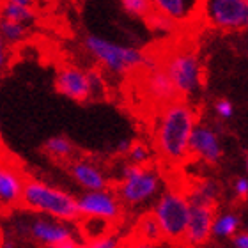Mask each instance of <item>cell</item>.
<instances>
[{
	"label": "cell",
	"instance_id": "27",
	"mask_svg": "<svg viewBox=\"0 0 248 248\" xmlns=\"http://www.w3.org/2000/svg\"><path fill=\"white\" fill-rule=\"evenodd\" d=\"M85 247L87 248H121L123 247V241L119 239V236L108 232V234H105V236H101V238L87 241Z\"/></svg>",
	"mask_w": 248,
	"mask_h": 248
},
{
	"label": "cell",
	"instance_id": "4",
	"mask_svg": "<svg viewBox=\"0 0 248 248\" xmlns=\"http://www.w3.org/2000/svg\"><path fill=\"white\" fill-rule=\"evenodd\" d=\"M21 206L27 211L46 215V217L57 218L67 223L77 222L82 218L78 199L39 179H27L23 197H21Z\"/></svg>",
	"mask_w": 248,
	"mask_h": 248
},
{
	"label": "cell",
	"instance_id": "26",
	"mask_svg": "<svg viewBox=\"0 0 248 248\" xmlns=\"http://www.w3.org/2000/svg\"><path fill=\"white\" fill-rule=\"evenodd\" d=\"M151 147L144 142H133L129 147V153L126 156L129 158V163L135 165H147L151 160Z\"/></svg>",
	"mask_w": 248,
	"mask_h": 248
},
{
	"label": "cell",
	"instance_id": "1",
	"mask_svg": "<svg viewBox=\"0 0 248 248\" xmlns=\"http://www.w3.org/2000/svg\"><path fill=\"white\" fill-rule=\"evenodd\" d=\"M199 115L185 98L158 108L153 126V144L156 155L169 165H179L190 158V139Z\"/></svg>",
	"mask_w": 248,
	"mask_h": 248
},
{
	"label": "cell",
	"instance_id": "7",
	"mask_svg": "<svg viewBox=\"0 0 248 248\" xmlns=\"http://www.w3.org/2000/svg\"><path fill=\"white\" fill-rule=\"evenodd\" d=\"M163 188V177L149 165L128 163L123 167L121 181L117 185V195L128 206H142L153 201Z\"/></svg>",
	"mask_w": 248,
	"mask_h": 248
},
{
	"label": "cell",
	"instance_id": "28",
	"mask_svg": "<svg viewBox=\"0 0 248 248\" xmlns=\"http://www.w3.org/2000/svg\"><path fill=\"white\" fill-rule=\"evenodd\" d=\"M11 61H13V46L0 37V75L9 69Z\"/></svg>",
	"mask_w": 248,
	"mask_h": 248
},
{
	"label": "cell",
	"instance_id": "11",
	"mask_svg": "<svg viewBox=\"0 0 248 248\" xmlns=\"http://www.w3.org/2000/svg\"><path fill=\"white\" fill-rule=\"evenodd\" d=\"M67 222L52 217H36L29 222V238L46 248H55L67 241H75V232Z\"/></svg>",
	"mask_w": 248,
	"mask_h": 248
},
{
	"label": "cell",
	"instance_id": "20",
	"mask_svg": "<svg viewBox=\"0 0 248 248\" xmlns=\"http://www.w3.org/2000/svg\"><path fill=\"white\" fill-rule=\"evenodd\" d=\"M2 18H7V20H13V21H20V23L29 25V27L34 25L37 20L34 5L13 4V2H4V5H2Z\"/></svg>",
	"mask_w": 248,
	"mask_h": 248
},
{
	"label": "cell",
	"instance_id": "2",
	"mask_svg": "<svg viewBox=\"0 0 248 248\" xmlns=\"http://www.w3.org/2000/svg\"><path fill=\"white\" fill-rule=\"evenodd\" d=\"M85 52L98 62L110 75L126 77L131 73H140L149 62V53L140 48L123 45L101 36H87L83 39Z\"/></svg>",
	"mask_w": 248,
	"mask_h": 248
},
{
	"label": "cell",
	"instance_id": "25",
	"mask_svg": "<svg viewBox=\"0 0 248 248\" xmlns=\"http://www.w3.org/2000/svg\"><path fill=\"white\" fill-rule=\"evenodd\" d=\"M119 2L126 15L133 16V18H140V20H145L155 11L151 0H119Z\"/></svg>",
	"mask_w": 248,
	"mask_h": 248
},
{
	"label": "cell",
	"instance_id": "18",
	"mask_svg": "<svg viewBox=\"0 0 248 248\" xmlns=\"http://www.w3.org/2000/svg\"><path fill=\"white\" fill-rule=\"evenodd\" d=\"M135 238L144 239V241H149V243H158L165 241L163 238V232H161V227L158 220L155 218L153 213H147V215H142L139 218V222L135 225Z\"/></svg>",
	"mask_w": 248,
	"mask_h": 248
},
{
	"label": "cell",
	"instance_id": "19",
	"mask_svg": "<svg viewBox=\"0 0 248 248\" xmlns=\"http://www.w3.org/2000/svg\"><path fill=\"white\" fill-rule=\"evenodd\" d=\"M29 34H31V27L23 25L20 21H13L7 18H2L0 21V37L11 46H18L23 41H27Z\"/></svg>",
	"mask_w": 248,
	"mask_h": 248
},
{
	"label": "cell",
	"instance_id": "17",
	"mask_svg": "<svg viewBox=\"0 0 248 248\" xmlns=\"http://www.w3.org/2000/svg\"><path fill=\"white\" fill-rule=\"evenodd\" d=\"M220 188L213 179H199L186 188V195L190 204H202V206H217Z\"/></svg>",
	"mask_w": 248,
	"mask_h": 248
},
{
	"label": "cell",
	"instance_id": "15",
	"mask_svg": "<svg viewBox=\"0 0 248 248\" xmlns=\"http://www.w3.org/2000/svg\"><path fill=\"white\" fill-rule=\"evenodd\" d=\"M156 13L169 16L179 27H190L195 23L201 0H151Z\"/></svg>",
	"mask_w": 248,
	"mask_h": 248
},
{
	"label": "cell",
	"instance_id": "22",
	"mask_svg": "<svg viewBox=\"0 0 248 248\" xmlns=\"http://www.w3.org/2000/svg\"><path fill=\"white\" fill-rule=\"evenodd\" d=\"M239 218L234 213H223L215 217L213 223V236L217 238H234L239 232Z\"/></svg>",
	"mask_w": 248,
	"mask_h": 248
},
{
	"label": "cell",
	"instance_id": "24",
	"mask_svg": "<svg viewBox=\"0 0 248 248\" xmlns=\"http://www.w3.org/2000/svg\"><path fill=\"white\" fill-rule=\"evenodd\" d=\"M110 225L112 223L107 222V220H101V218H83V223H82L83 238L87 239V241L101 238V236L110 232Z\"/></svg>",
	"mask_w": 248,
	"mask_h": 248
},
{
	"label": "cell",
	"instance_id": "10",
	"mask_svg": "<svg viewBox=\"0 0 248 248\" xmlns=\"http://www.w3.org/2000/svg\"><path fill=\"white\" fill-rule=\"evenodd\" d=\"M53 85L59 94L71 101H77V103H85L91 98H96L91 69L69 66V64L62 66L55 75Z\"/></svg>",
	"mask_w": 248,
	"mask_h": 248
},
{
	"label": "cell",
	"instance_id": "12",
	"mask_svg": "<svg viewBox=\"0 0 248 248\" xmlns=\"http://www.w3.org/2000/svg\"><path fill=\"white\" fill-rule=\"evenodd\" d=\"M27 177L13 161L0 160V211H13L21 206Z\"/></svg>",
	"mask_w": 248,
	"mask_h": 248
},
{
	"label": "cell",
	"instance_id": "23",
	"mask_svg": "<svg viewBox=\"0 0 248 248\" xmlns=\"http://www.w3.org/2000/svg\"><path fill=\"white\" fill-rule=\"evenodd\" d=\"M145 23L149 25V29L153 32H156V34H163V36H170V34H174L176 31L183 29V27L177 25L174 20H170L169 16L161 15V13H156V11H153V13L145 18Z\"/></svg>",
	"mask_w": 248,
	"mask_h": 248
},
{
	"label": "cell",
	"instance_id": "30",
	"mask_svg": "<svg viewBox=\"0 0 248 248\" xmlns=\"http://www.w3.org/2000/svg\"><path fill=\"white\" fill-rule=\"evenodd\" d=\"M121 248H160L158 243H149V241H144V239H139V238H131L128 239L126 243H123Z\"/></svg>",
	"mask_w": 248,
	"mask_h": 248
},
{
	"label": "cell",
	"instance_id": "6",
	"mask_svg": "<svg viewBox=\"0 0 248 248\" xmlns=\"http://www.w3.org/2000/svg\"><path fill=\"white\" fill-rule=\"evenodd\" d=\"M195 23L223 34L248 32V0H201Z\"/></svg>",
	"mask_w": 248,
	"mask_h": 248
},
{
	"label": "cell",
	"instance_id": "13",
	"mask_svg": "<svg viewBox=\"0 0 248 248\" xmlns=\"http://www.w3.org/2000/svg\"><path fill=\"white\" fill-rule=\"evenodd\" d=\"M215 206H202L191 204L190 220L183 243L191 248H201L213 236V223H215Z\"/></svg>",
	"mask_w": 248,
	"mask_h": 248
},
{
	"label": "cell",
	"instance_id": "33",
	"mask_svg": "<svg viewBox=\"0 0 248 248\" xmlns=\"http://www.w3.org/2000/svg\"><path fill=\"white\" fill-rule=\"evenodd\" d=\"M131 144H133V142H131V140H128V139L121 140L119 144H117V153H119V155H128Z\"/></svg>",
	"mask_w": 248,
	"mask_h": 248
},
{
	"label": "cell",
	"instance_id": "16",
	"mask_svg": "<svg viewBox=\"0 0 248 248\" xmlns=\"http://www.w3.org/2000/svg\"><path fill=\"white\" fill-rule=\"evenodd\" d=\"M71 177L85 190H103L108 188V179L96 163L89 160H75L69 165Z\"/></svg>",
	"mask_w": 248,
	"mask_h": 248
},
{
	"label": "cell",
	"instance_id": "34",
	"mask_svg": "<svg viewBox=\"0 0 248 248\" xmlns=\"http://www.w3.org/2000/svg\"><path fill=\"white\" fill-rule=\"evenodd\" d=\"M0 248H16V238L15 236H9V234H4V239H2Z\"/></svg>",
	"mask_w": 248,
	"mask_h": 248
},
{
	"label": "cell",
	"instance_id": "39",
	"mask_svg": "<svg viewBox=\"0 0 248 248\" xmlns=\"http://www.w3.org/2000/svg\"><path fill=\"white\" fill-rule=\"evenodd\" d=\"M245 167H247V170H248V155H247V158H245Z\"/></svg>",
	"mask_w": 248,
	"mask_h": 248
},
{
	"label": "cell",
	"instance_id": "21",
	"mask_svg": "<svg viewBox=\"0 0 248 248\" xmlns=\"http://www.w3.org/2000/svg\"><path fill=\"white\" fill-rule=\"evenodd\" d=\"M45 153H46L50 158L53 160H71L73 155H75V145L69 139L57 135V137H50V139L45 142Z\"/></svg>",
	"mask_w": 248,
	"mask_h": 248
},
{
	"label": "cell",
	"instance_id": "5",
	"mask_svg": "<svg viewBox=\"0 0 248 248\" xmlns=\"http://www.w3.org/2000/svg\"><path fill=\"white\" fill-rule=\"evenodd\" d=\"M190 209L191 204L186 195V190L169 188V190L161 191V195L158 197L151 213L160 223L165 241L183 243L188 220H190Z\"/></svg>",
	"mask_w": 248,
	"mask_h": 248
},
{
	"label": "cell",
	"instance_id": "35",
	"mask_svg": "<svg viewBox=\"0 0 248 248\" xmlns=\"http://www.w3.org/2000/svg\"><path fill=\"white\" fill-rule=\"evenodd\" d=\"M55 248H87V247H85V245L77 243V241H67V243L59 245V247H55Z\"/></svg>",
	"mask_w": 248,
	"mask_h": 248
},
{
	"label": "cell",
	"instance_id": "38",
	"mask_svg": "<svg viewBox=\"0 0 248 248\" xmlns=\"http://www.w3.org/2000/svg\"><path fill=\"white\" fill-rule=\"evenodd\" d=\"M2 239H4V232H2V229H0V245H2Z\"/></svg>",
	"mask_w": 248,
	"mask_h": 248
},
{
	"label": "cell",
	"instance_id": "37",
	"mask_svg": "<svg viewBox=\"0 0 248 248\" xmlns=\"http://www.w3.org/2000/svg\"><path fill=\"white\" fill-rule=\"evenodd\" d=\"M2 5H4V2L0 0V21H2Z\"/></svg>",
	"mask_w": 248,
	"mask_h": 248
},
{
	"label": "cell",
	"instance_id": "36",
	"mask_svg": "<svg viewBox=\"0 0 248 248\" xmlns=\"http://www.w3.org/2000/svg\"><path fill=\"white\" fill-rule=\"evenodd\" d=\"M2 2H13V4H23V5H34L36 0H2Z\"/></svg>",
	"mask_w": 248,
	"mask_h": 248
},
{
	"label": "cell",
	"instance_id": "29",
	"mask_svg": "<svg viewBox=\"0 0 248 248\" xmlns=\"http://www.w3.org/2000/svg\"><path fill=\"white\" fill-rule=\"evenodd\" d=\"M215 112L222 119H231L234 114V107L229 99H218L217 103H215Z\"/></svg>",
	"mask_w": 248,
	"mask_h": 248
},
{
	"label": "cell",
	"instance_id": "3",
	"mask_svg": "<svg viewBox=\"0 0 248 248\" xmlns=\"http://www.w3.org/2000/svg\"><path fill=\"white\" fill-rule=\"evenodd\" d=\"M156 55L181 98L190 99L201 93L204 85V69L195 48H191L190 45H176L167 46Z\"/></svg>",
	"mask_w": 248,
	"mask_h": 248
},
{
	"label": "cell",
	"instance_id": "8",
	"mask_svg": "<svg viewBox=\"0 0 248 248\" xmlns=\"http://www.w3.org/2000/svg\"><path fill=\"white\" fill-rule=\"evenodd\" d=\"M140 89H142L144 98L151 105H155L156 110L181 98L169 73L163 69V66L158 61L156 53L155 55L149 53L147 66L140 71Z\"/></svg>",
	"mask_w": 248,
	"mask_h": 248
},
{
	"label": "cell",
	"instance_id": "32",
	"mask_svg": "<svg viewBox=\"0 0 248 248\" xmlns=\"http://www.w3.org/2000/svg\"><path fill=\"white\" fill-rule=\"evenodd\" d=\"M234 247L248 248V231L247 232H238L236 236H234Z\"/></svg>",
	"mask_w": 248,
	"mask_h": 248
},
{
	"label": "cell",
	"instance_id": "14",
	"mask_svg": "<svg viewBox=\"0 0 248 248\" xmlns=\"http://www.w3.org/2000/svg\"><path fill=\"white\" fill-rule=\"evenodd\" d=\"M190 156L202 163H218L222 158V145L217 131L206 124H197L190 139Z\"/></svg>",
	"mask_w": 248,
	"mask_h": 248
},
{
	"label": "cell",
	"instance_id": "31",
	"mask_svg": "<svg viewBox=\"0 0 248 248\" xmlns=\"http://www.w3.org/2000/svg\"><path fill=\"white\" fill-rule=\"evenodd\" d=\"M234 191H236V195L241 197V199H247L248 197V179L247 177H239L236 185H234Z\"/></svg>",
	"mask_w": 248,
	"mask_h": 248
},
{
	"label": "cell",
	"instance_id": "9",
	"mask_svg": "<svg viewBox=\"0 0 248 248\" xmlns=\"http://www.w3.org/2000/svg\"><path fill=\"white\" fill-rule=\"evenodd\" d=\"M78 207L82 218H101L114 223L123 217V201L108 188L87 190L78 197Z\"/></svg>",
	"mask_w": 248,
	"mask_h": 248
}]
</instances>
